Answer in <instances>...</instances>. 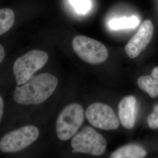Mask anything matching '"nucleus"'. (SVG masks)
<instances>
[{
	"label": "nucleus",
	"mask_w": 158,
	"mask_h": 158,
	"mask_svg": "<svg viewBox=\"0 0 158 158\" xmlns=\"http://www.w3.org/2000/svg\"><path fill=\"white\" fill-rule=\"evenodd\" d=\"M154 27L152 23L149 19H146L142 23L138 31L129 40L125 46V52L130 58H135L152 39Z\"/></svg>",
	"instance_id": "obj_8"
},
{
	"label": "nucleus",
	"mask_w": 158,
	"mask_h": 158,
	"mask_svg": "<svg viewBox=\"0 0 158 158\" xmlns=\"http://www.w3.org/2000/svg\"><path fill=\"white\" fill-rule=\"evenodd\" d=\"M74 52L83 61L93 64L104 62L108 56L107 48L102 42L83 35H77L72 41Z\"/></svg>",
	"instance_id": "obj_6"
},
{
	"label": "nucleus",
	"mask_w": 158,
	"mask_h": 158,
	"mask_svg": "<svg viewBox=\"0 0 158 158\" xmlns=\"http://www.w3.org/2000/svg\"><path fill=\"white\" fill-rule=\"evenodd\" d=\"M15 14L10 8L0 9V36L8 32L14 26Z\"/></svg>",
	"instance_id": "obj_12"
},
{
	"label": "nucleus",
	"mask_w": 158,
	"mask_h": 158,
	"mask_svg": "<svg viewBox=\"0 0 158 158\" xmlns=\"http://www.w3.org/2000/svg\"><path fill=\"white\" fill-rule=\"evenodd\" d=\"M147 121L149 128L152 129L158 128V105L155 106L152 113L148 117Z\"/></svg>",
	"instance_id": "obj_16"
},
{
	"label": "nucleus",
	"mask_w": 158,
	"mask_h": 158,
	"mask_svg": "<svg viewBox=\"0 0 158 158\" xmlns=\"http://www.w3.org/2000/svg\"><path fill=\"white\" fill-rule=\"evenodd\" d=\"M49 58L45 51L33 49L11 62L6 61L0 66V89L8 94L15 87L25 84L43 69Z\"/></svg>",
	"instance_id": "obj_2"
},
{
	"label": "nucleus",
	"mask_w": 158,
	"mask_h": 158,
	"mask_svg": "<svg viewBox=\"0 0 158 158\" xmlns=\"http://www.w3.org/2000/svg\"><path fill=\"white\" fill-rule=\"evenodd\" d=\"M139 87L152 98L158 96V67L153 68L151 75L142 76L138 79Z\"/></svg>",
	"instance_id": "obj_10"
},
{
	"label": "nucleus",
	"mask_w": 158,
	"mask_h": 158,
	"mask_svg": "<svg viewBox=\"0 0 158 158\" xmlns=\"http://www.w3.org/2000/svg\"><path fill=\"white\" fill-rule=\"evenodd\" d=\"M70 145L72 152L99 156L105 152L107 141L94 128L86 126L71 139Z\"/></svg>",
	"instance_id": "obj_5"
},
{
	"label": "nucleus",
	"mask_w": 158,
	"mask_h": 158,
	"mask_svg": "<svg viewBox=\"0 0 158 158\" xmlns=\"http://www.w3.org/2000/svg\"><path fill=\"white\" fill-rule=\"evenodd\" d=\"M37 114L0 133V156L34 155V148L42 134Z\"/></svg>",
	"instance_id": "obj_3"
},
{
	"label": "nucleus",
	"mask_w": 158,
	"mask_h": 158,
	"mask_svg": "<svg viewBox=\"0 0 158 158\" xmlns=\"http://www.w3.org/2000/svg\"><path fill=\"white\" fill-rule=\"evenodd\" d=\"M59 80L56 75L40 72L25 84L10 91L6 97V116L0 133L33 116L56 90Z\"/></svg>",
	"instance_id": "obj_1"
},
{
	"label": "nucleus",
	"mask_w": 158,
	"mask_h": 158,
	"mask_svg": "<svg viewBox=\"0 0 158 158\" xmlns=\"http://www.w3.org/2000/svg\"><path fill=\"white\" fill-rule=\"evenodd\" d=\"M8 93L0 89V129L2 127L6 116V102Z\"/></svg>",
	"instance_id": "obj_14"
},
{
	"label": "nucleus",
	"mask_w": 158,
	"mask_h": 158,
	"mask_svg": "<svg viewBox=\"0 0 158 158\" xmlns=\"http://www.w3.org/2000/svg\"><path fill=\"white\" fill-rule=\"evenodd\" d=\"M139 23V21L135 16L122 17L111 19L109 22V27L110 28L114 30L134 28L138 25Z\"/></svg>",
	"instance_id": "obj_13"
},
{
	"label": "nucleus",
	"mask_w": 158,
	"mask_h": 158,
	"mask_svg": "<svg viewBox=\"0 0 158 158\" xmlns=\"http://www.w3.org/2000/svg\"><path fill=\"white\" fill-rule=\"evenodd\" d=\"M85 115L91 124L101 130H116L119 126L118 118L112 108L106 104L96 102L91 104Z\"/></svg>",
	"instance_id": "obj_7"
},
{
	"label": "nucleus",
	"mask_w": 158,
	"mask_h": 158,
	"mask_svg": "<svg viewBox=\"0 0 158 158\" xmlns=\"http://www.w3.org/2000/svg\"><path fill=\"white\" fill-rule=\"evenodd\" d=\"M85 119L83 107L77 103H70L62 109L57 117L55 133L61 142L68 141L77 132Z\"/></svg>",
	"instance_id": "obj_4"
},
{
	"label": "nucleus",
	"mask_w": 158,
	"mask_h": 158,
	"mask_svg": "<svg viewBox=\"0 0 158 158\" xmlns=\"http://www.w3.org/2000/svg\"><path fill=\"white\" fill-rule=\"evenodd\" d=\"M143 147L137 144H129L121 147L111 155V158H142L147 155Z\"/></svg>",
	"instance_id": "obj_11"
},
{
	"label": "nucleus",
	"mask_w": 158,
	"mask_h": 158,
	"mask_svg": "<svg viewBox=\"0 0 158 158\" xmlns=\"http://www.w3.org/2000/svg\"><path fill=\"white\" fill-rule=\"evenodd\" d=\"M6 52L4 46L0 44V66L6 62Z\"/></svg>",
	"instance_id": "obj_17"
},
{
	"label": "nucleus",
	"mask_w": 158,
	"mask_h": 158,
	"mask_svg": "<svg viewBox=\"0 0 158 158\" xmlns=\"http://www.w3.org/2000/svg\"><path fill=\"white\" fill-rule=\"evenodd\" d=\"M70 2L79 13L85 14L90 7L89 0H70Z\"/></svg>",
	"instance_id": "obj_15"
},
{
	"label": "nucleus",
	"mask_w": 158,
	"mask_h": 158,
	"mask_svg": "<svg viewBox=\"0 0 158 158\" xmlns=\"http://www.w3.org/2000/svg\"><path fill=\"white\" fill-rule=\"evenodd\" d=\"M137 113V102L135 97L127 96L119 102L118 116L122 125L127 129H131L135 124Z\"/></svg>",
	"instance_id": "obj_9"
}]
</instances>
